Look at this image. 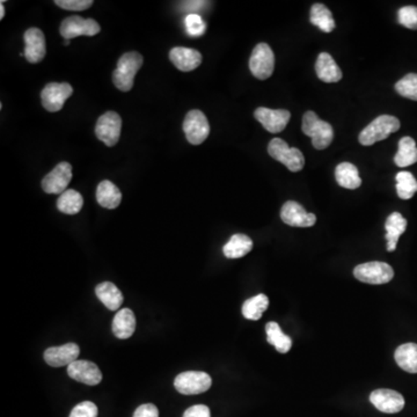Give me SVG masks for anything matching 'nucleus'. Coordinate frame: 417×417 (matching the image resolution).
Listing matches in <instances>:
<instances>
[{"mask_svg":"<svg viewBox=\"0 0 417 417\" xmlns=\"http://www.w3.org/2000/svg\"><path fill=\"white\" fill-rule=\"evenodd\" d=\"M143 56L136 51L124 53L113 73L114 85L122 92H129L134 86V77L142 67Z\"/></svg>","mask_w":417,"mask_h":417,"instance_id":"f257e3e1","label":"nucleus"},{"mask_svg":"<svg viewBox=\"0 0 417 417\" xmlns=\"http://www.w3.org/2000/svg\"><path fill=\"white\" fill-rule=\"evenodd\" d=\"M400 121L392 115H382L362 130L358 141L362 145L371 146L377 142L389 138L400 129Z\"/></svg>","mask_w":417,"mask_h":417,"instance_id":"f03ea898","label":"nucleus"},{"mask_svg":"<svg viewBox=\"0 0 417 417\" xmlns=\"http://www.w3.org/2000/svg\"><path fill=\"white\" fill-rule=\"evenodd\" d=\"M301 130L312 138V144L317 150L328 148L334 138V131L330 124L320 120L314 112H306L303 116Z\"/></svg>","mask_w":417,"mask_h":417,"instance_id":"7ed1b4c3","label":"nucleus"},{"mask_svg":"<svg viewBox=\"0 0 417 417\" xmlns=\"http://www.w3.org/2000/svg\"><path fill=\"white\" fill-rule=\"evenodd\" d=\"M269 156L283 163L287 170L297 173L305 166V158L301 150L290 148L287 142L281 138H274L268 145Z\"/></svg>","mask_w":417,"mask_h":417,"instance_id":"20e7f679","label":"nucleus"},{"mask_svg":"<svg viewBox=\"0 0 417 417\" xmlns=\"http://www.w3.org/2000/svg\"><path fill=\"white\" fill-rule=\"evenodd\" d=\"M354 275L363 283L380 285L391 282L394 277V270L391 265L384 262H368L358 265L354 269Z\"/></svg>","mask_w":417,"mask_h":417,"instance_id":"39448f33","label":"nucleus"},{"mask_svg":"<svg viewBox=\"0 0 417 417\" xmlns=\"http://www.w3.org/2000/svg\"><path fill=\"white\" fill-rule=\"evenodd\" d=\"M213 385L211 377L202 371H186L177 375L174 386L184 396H196L206 392Z\"/></svg>","mask_w":417,"mask_h":417,"instance_id":"423d86ee","label":"nucleus"},{"mask_svg":"<svg viewBox=\"0 0 417 417\" xmlns=\"http://www.w3.org/2000/svg\"><path fill=\"white\" fill-rule=\"evenodd\" d=\"M251 75L260 80L270 78L275 69V55L267 43H258L249 60Z\"/></svg>","mask_w":417,"mask_h":417,"instance_id":"0eeeda50","label":"nucleus"},{"mask_svg":"<svg viewBox=\"0 0 417 417\" xmlns=\"http://www.w3.org/2000/svg\"><path fill=\"white\" fill-rule=\"evenodd\" d=\"M100 25L93 19H84L79 15H73L64 19L60 24V33L65 41L78 37V36H94L99 34Z\"/></svg>","mask_w":417,"mask_h":417,"instance_id":"6e6552de","label":"nucleus"},{"mask_svg":"<svg viewBox=\"0 0 417 417\" xmlns=\"http://www.w3.org/2000/svg\"><path fill=\"white\" fill-rule=\"evenodd\" d=\"M184 131L188 142L193 145H199L210 134L208 118L201 110H190L184 118Z\"/></svg>","mask_w":417,"mask_h":417,"instance_id":"1a4fd4ad","label":"nucleus"},{"mask_svg":"<svg viewBox=\"0 0 417 417\" xmlns=\"http://www.w3.org/2000/svg\"><path fill=\"white\" fill-rule=\"evenodd\" d=\"M122 118L115 112H107L96 122V136L105 145H116L120 141Z\"/></svg>","mask_w":417,"mask_h":417,"instance_id":"9d476101","label":"nucleus"},{"mask_svg":"<svg viewBox=\"0 0 417 417\" xmlns=\"http://www.w3.org/2000/svg\"><path fill=\"white\" fill-rule=\"evenodd\" d=\"M72 93L73 89L67 82H50L41 92L42 106L50 113H57L62 110Z\"/></svg>","mask_w":417,"mask_h":417,"instance_id":"9b49d317","label":"nucleus"},{"mask_svg":"<svg viewBox=\"0 0 417 417\" xmlns=\"http://www.w3.org/2000/svg\"><path fill=\"white\" fill-rule=\"evenodd\" d=\"M72 180V166L66 161L60 163L43 177L41 186L46 194H63Z\"/></svg>","mask_w":417,"mask_h":417,"instance_id":"f8f14e48","label":"nucleus"},{"mask_svg":"<svg viewBox=\"0 0 417 417\" xmlns=\"http://www.w3.org/2000/svg\"><path fill=\"white\" fill-rule=\"evenodd\" d=\"M254 116L265 130L272 134H278L287 127L291 118V114L289 110L269 109L265 107H260L255 110Z\"/></svg>","mask_w":417,"mask_h":417,"instance_id":"ddd939ff","label":"nucleus"},{"mask_svg":"<svg viewBox=\"0 0 417 417\" xmlns=\"http://www.w3.org/2000/svg\"><path fill=\"white\" fill-rule=\"evenodd\" d=\"M80 354V348L76 343H66L64 346H51L44 351V361L53 368L69 366L77 361Z\"/></svg>","mask_w":417,"mask_h":417,"instance_id":"4468645a","label":"nucleus"},{"mask_svg":"<svg viewBox=\"0 0 417 417\" xmlns=\"http://www.w3.org/2000/svg\"><path fill=\"white\" fill-rule=\"evenodd\" d=\"M281 220L289 227H311L317 223V217L308 213L299 203L287 201L281 210Z\"/></svg>","mask_w":417,"mask_h":417,"instance_id":"2eb2a0df","label":"nucleus"},{"mask_svg":"<svg viewBox=\"0 0 417 417\" xmlns=\"http://www.w3.org/2000/svg\"><path fill=\"white\" fill-rule=\"evenodd\" d=\"M372 405L382 413H399L405 407V399L400 393L393 389H375L370 396Z\"/></svg>","mask_w":417,"mask_h":417,"instance_id":"dca6fc26","label":"nucleus"},{"mask_svg":"<svg viewBox=\"0 0 417 417\" xmlns=\"http://www.w3.org/2000/svg\"><path fill=\"white\" fill-rule=\"evenodd\" d=\"M67 375L70 378L89 386H96L103 380V373L98 365L89 361L73 362L67 366Z\"/></svg>","mask_w":417,"mask_h":417,"instance_id":"f3484780","label":"nucleus"},{"mask_svg":"<svg viewBox=\"0 0 417 417\" xmlns=\"http://www.w3.org/2000/svg\"><path fill=\"white\" fill-rule=\"evenodd\" d=\"M25 57L29 63H39L46 57V37L42 30L39 28H29L26 30L25 35Z\"/></svg>","mask_w":417,"mask_h":417,"instance_id":"a211bd4d","label":"nucleus"},{"mask_svg":"<svg viewBox=\"0 0 417 417\" xmlns=\"http://www.w3.org/2000/svg\"><path fill=\"white\" fill-rule=\"evenodd\" d=\"M170 60L177 70L182 72L194 71L202 64L199 51L184 46H177L170 51Z\"/></svg>","mask_w":417,"mask_h":417,"instance_id":"6ab92c4d","label":"nucleus"},{"mask_svg":"<svg viewBox=\"0 0 417 417\" xmlns=\"http://www.w3.org/2000/svg\"><path fill=\"white\" fill-rule=\"evenodd\" d=\"M315 72L318 78L323 82H337L342 79V71L329 53H321L315 63Z\"/></svg>","mask_w":417,"mask_h":417,"instance_id":"aec40b11","label":"nucleus"},{"mask_svg":"<svg viewBox=\"0 0 417 417\" xmlns=\"http://www.w3.org/2000/svg\"><path fill=\"white\" fill-rule=\"evenodd\" d=\"M407 220L400 213H393L386 220V240H387V251H394L400 237L406 232Z\"/></svg>","mask_w":417,"mask_h":417,"instance_id":"412c9836","label":"nucleus"},{"mask_svg":"<svg viewBox=\"0 0 417 417\" xmlns=\"http://www.w3.org/2000/svg\"><path fill=\"white\" fill-rule=\"evenodd\" d=\"M136 318L130 308H123L117 312L113 321V332L117 339H127L134 335Z\"/></svg>","mask_w":417,"mask_h":417,"instance_id":"4be33fe9","label":"nucleus"},{"mask_svg":"<svg viewBox=\"0 0 417 417\" xmlns=\"http://www.w3.org/2000/svg\"><path fill=\"white\" fill-rule=\"evenodd\" d=\"M96 201L103 208H116L122 201L120 189L109 180H103L96 188Z\"/></svg>","mask_w":417,"mask_h":417,"instance_id":"5701e85b","label":"nucleus"},{"mask_svg":"<svg viewBox=\"0 0 417 417\" xmlns=\"http://www.w3.org/2000/svg\"><path fill=\"white\" fill-rule=\"evenodd\" d=\"M96 297L110 311H116L123 303V294L115 284L103 282L96 287Z\"/></svg>","mask_w":417,"mask_h":417,"instance_id":"b1692460","label":"nucleus"},{"mask_svg":"<svg viewBox=\"0 0 417 417\" xmlns=\"http://www.w3.org/2000/svg\"><path fill=\"white\" fill-rule=\"evenodd\" d=\"M336 182L342 188L346 189H357L361 187L362 180L360 177V172L354 163H342L337 165L335 170Z\"/></svg>","mask_w":417,"mask_h":417,"instance_id":"393cba45","label":"nucleus"},{"mask_svg":"<svg viewBox=\"0 0 417 417\" xmlns=\"http://www.w3.org/2000/svg\"><path fill=\"white\" fill-rule=\"evenodd\" d=\"M396 362L403 371L417 373V344L406 343L400 346L394 354Z\"/></svg>","mask_w":417,"mask_h":417,"instance_id":"a878e982","label":"nucleus"},{"mask_svg":"<svg viewBox=\"0 0 417 417\" xmlns=\"http://www.w3.org/2000/svg\"><path fill=\"white\" fill-rule=\"evenodd\" d=\"M396 166L405 168L417 163L416 142L411 137H402L400 139L399 150L394 157Z\"/></svg>","mask_w":417,"mask_h":417,"instance_id":"bb28decb","label":"nucleus"},{"mask_svg":"<svg viewBox=\"0 0 417 417\" xmlns=\"http://www.w3.org/2000/svg\"><path fill=\"white\" fill-rule=\"evenodd\" d=\"M253 249V241L245 234H234L223 248L227 258H240Z\"/></svg>","mask_w":417,"mask_h":417,"instance_id":"cd10ccee","label":"nucleus"},{"mask_svg":"<svg viewBox=\"0 0 417 417\" xmlns=\"http://www.w3.org/2000/svg\"><path fill=\"white\" fill-rule=\"evenodd\" d=\"M265 332H267V341L272 346H275L276 351L281 354H287L292 346V339L289 336L285 335L277 322H269L265 326Z\"/></svg>","mask_w":417,"mask_h":417,"instance_id":"c85d7f7f","label":"nucleus"},{"mask_svg":"<svg viewBox=\"0 0 417 417\" xmlns=\"http://www.w3.org/2000/svg\"><path fill=\"white\" fill-rule=\"evenodd\" d=\"M82 205H84V198H82V194H79L78 191L73 190V189H67L66 191H64L57 201V208L60 213H65V215H77L80 213Z\"/></svg>","mask_w":417,"mask_h":417,"instance_id":"c756f323","label":"nucleus"},{"mask_svg":"<svg viewBox=\"0 0 417 417\" xmlns=\"http://www.w3.org/2000/svg\"><path fill=\"white\" fill-rule=\"evenodd\" d=\"M310 20L312 25L317 26L323 33H330L335 29V21L332 18V12L323 4H314L312 6Z\"/></svg>","mask_w":417,"mask_h":417,"instance_id":"7c9ffc66","label":"nucleus"},{"mask_svg":"<svg viewBox=\"0 0 417 417\" xmlns=\"http://www.w3.org/2000/svg\"><path fill=\"white\" fill-rule=\"evenodd\" d=\"M269 306V299L265 294H260L255 297L249 298L242 305V315L248 320H260L262 314L267 311Z\"/></svg>","mask_w":417,"mask_h":417,"instance_id":"2f4dec72","label":"nucleus"},{"mask_svg":"<svg viewBox=\"0 0 417 417\" xmlns=\"http://www.w3.org/2000/svg\"><path fill=\"white\" fill-rule=\"evenodd\" d=\"M396 193L401 199H410L417 193V181L410 172L396 174Z\"/></svg>","mask_w":417,"mask_h":417,"instance_id":"473e14b6","label":"nucleus"},{"mask_svg":"<svg viewBox=\"0 0 417 417\" xmlns=\"http://www.w3.org/2000/svg\"><path fill=\"white\" fill-rule=\"evenodd\" d=\"M396 91L407 99L417 101V75L409 73L396 82Z\"/></svg>","mask_w":417,"mask_h":417,"instance_id":"72a5a7b5","label":"nucleus"},{"mask_svg":"<svg viewBox=\"0 0 417 417\" xmlns=\"http://www.w3.org/2000/svg\"><path fill=\"white\" fill-rule=\"evenodd\" d=\"M398 20L406 28L417 29L416 6H405L398 12Z\"/></svg>","mask_w":417,"mask_h":417,"instance_id":"f704fd0d","label":"nucleus"},{"mask_svg":"<svg viewBox=\"0 0 417 417\" xmlns=\"http://www.w3.org/2000/svg\"><path fill=\"white\" fill-rule=\"evenodd\" d=\"M186 27H187L188 34L190 36H194V37L203 35L205 29H206V26H205L204 21H203V19L199 15H195V13L187 15V18H186Z\"/></svg>","mask_w":417,"mask_h":417,"instance_id":"c9c22d12","label":"nucleus"},{"mask_svg":"<svg viewBox=\"0 0 417 417\" xmlns=\"http://www.w3.org/2000/svg\"><path fill=\"white\" fill-rule=\"evenodd\" d=\"M55 4L67 11L80 12L89 10L94 1L93 0H56Z\"/></svg>","mask_w":417,"mask_h":417,"instance_id":"e433bc0d","label":"nucleus"},{"mask_svg":"<svg viewBox=\"0 0 417 417\" xmlns=\"http://www.w3.org/2000/svg\"><path fill=\"white\" fill-rule=\"evenodd\" d=\"M98 414H99V410H98L96 403L84 401L72 409L69 417H98Z\"/></svg>","mask_w":417,"mask_h":417,"instance_id":"4c0bfd02","label":"nucleus"},{"mask_svg":"<svg viewBox=\"0 0 417 417\" xmlns=\"http://www.w3.org/2000/svg\"><path fill=\"white\" fill-rule=\"evenodd\" d=\"M132 417H159V410L152 403H145L134 410Z\"/></svg>","mask_w":417,"mask_h":417,"instance_id":"58836bf2","label":"nucleus"},{"mask_svg":"<svg viewBox=\"0 0 417 417\" xmlns=\"http://www.w3.org/2000/svg\"><path fill=\"white\" fill-rule=\"evenodd\" d=\"M184 417H211V413L205 405H195L184 411Z\"/></svg>","mask_w":417,"mask_h":417,"instance_id":"ea45409f","label":"nucleus"},{"mask_svg":"<svg viewBox=\"0 0 417 417\" xmlns=\"http://www.w3.org/2000/svg\"><path fill=\"white\" fill-rule=\"evenodd\" d=\"M4 1H1V5H0V19L3 20L5 17V8H4Z\"/></svg>","mask_w":417,"mask_h":417,"instance_id":"a19ab883","label":"nucleus"},{"mask_svg":"<svg viewBox=\"0 0 417 417\" xmlns=\"http://www.w3.org/2000/svg\"><path fill=\"white\" fill-rule=\"evenodd\" d=\"M64 44H65V46H69V44H70V41H65V43H64Z\"/></svg>","mask_w":417,"mask_h":417,"instance_id":"79ce46f5","label":"nucleus"}]
</instances>
